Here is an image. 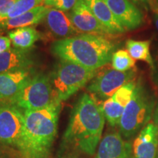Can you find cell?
Masks as SVG:
<instances>
[{
	"mask_svg": "<svg viewBox=\"0 0 158 158\" xmlns=\"http://www.w3.org/2000/svg\"><path fill=\"white\" fill-rule=\"evenodd\" d=\"M105 120L101 106L89 94L84 93L71 112L64 142L84 155H94L101 141Z\"/></svg>",
	"mask_w": 158,
	"mask_h": 158,
	"instance_id": "cell-1",
	"label": "cell"
},
{
	"mask_svg": "<svg viewBox=\"0 0 158 158\" xmlns=\"http://www.w3.org/2000/svg\"><path fill=\"white\" fill-rule=\"evenodd\" d=\"M61 101L34 110H23L24 134L19 152L20 158H50L57 133Z\"/></svg>",
	"mask_w": 158,
	"mask_h": 158,
	"instance_id": "cell-2",
	"label": "cell"
},
{
	"mask_svg": "<svg viewBox=\"0 0 158 158\" xmlns=\"http://www.w3.org/2000/svg\"><path fill=\"white\" fill-rule=\"evenodd\" d=\"M116 45L106 37L80 34L52 43L51 51L62 60L97 70L111 60Z\"/></svg>",
	"mask_w": 158,
	"mask_h": 158,
	"instance_id": "cell-3",
	"label": "cell"
},
{
	"mask_svg": "<svg viewBox=\"0 0 158 158\" xmlns=\"http://www.w3.org/2000/svg\"><path fill=\"white\" fill-rule=\"evenodd\" d=\"M155 108V98L141 81L138 80L133 98L124 108L118 124L121 135L129 139L139 133L149 123Z\"/></svg>",
	"mask_w": 158,
	"mask_h": 158,
	"instance_id": "cell-4",
	"label": "cell"
},
{
	"mask_svg": "<svg viewBox=\"0 0 158 158\" xmlns=\"http://www.w3.org/2000/svg\"><path fill=\"white\" fill-rule=\"evenodd\" d=\"M97 73V70L60 59L50 78L57 99L61 102L67 100L91 81Z\"/></svg>",
	"mask_w": 158,
	"mask_h": 158,
	"instance_id": "cell-5",
	"label": "cell"
},
{
	"mask_svg": "<svg viewBox=\"0 0 158 158\" xmlns=\"http://www.w3.org/2000/svg\"><path fill=\"white\" fill-rule=\"evenodd\" d=\"M57 100L51 78L46 75L37 73L31 77L21 92L9 100L22 110L44 108Z\"/></svg>",
	"mask_w": 158,
	"mask_h": 158,
	"instance_id": "cell-6",
	"label": "cell"
},
{
	"mask_svg": "<svg viewBox=\"0 0 158 158\" xmlns=\"http://www.w3.org/2000/svg\"><path fill=\"white\" fill-rule=\"evenodd\" d=\"M24 134L23 111L9 102H0V147L19 149Z\"/></svg>",
	"mask_w": 158,
	"mask_h": 158,
	"instance_id": "cell-7",
	"label": "cell"
},
{
	"mask_svg": "<svg viewBox=\"0 0 158 158\" xmlns=\"http://www.w3.org/2000/svg\"><path fill=\"white\" fill-rule=\"evenodd\" d=\"M136 76L135 69L120 72L108 69L97 75L87 86L89 92L101 100L111 98L114 93L127 83L134 81Z\"/></svg>",
	"mask_w": 158,
	"mask_h": 158,
	"instance_id": "cell-8",
	"label": "cell"
},
{
	"mask_svg": "<svg viewBox=\"0 0 158 158\" xmlns=\"http://www.w3.org/2000/svg\"><path fill=\"white\" fill-rule=\"evenodd\" d=\"M69 17L77 30L89 35L109 36L111 34L96 19L83 0H78L69 13Z\"/></svg>",
	"mask_w": 158,
	"mask_h": 158,
	"instance_id": "cell-9",
	"label": "cell"
},
{
	"mask_svg": "<svg viewBox=\"0 0 158 158\" xmlns=\"http://www.w3.org/2000/svg\"><path fill=\"white\" fill-rule=\"evenodd\" d=\"M94 158H133V145L119 132H107L101 138Z\"/></svg>",
	"mask_w": 158,
	"mask_h": 158,
	"instance_id": "cell-10",
	"label": "cell"
},
{
	"mask_svg": "<svg viewBox=\"0 0 158 158\" xmlns=\"http://www.w3.org/2000/svg\"><path fill=\"white\" fill-rule=\"evenodd\" d=\"M126 30H133L143 24L141 11L130 0H104Z\"/></svg>",
	"mask_w": 158,
	"mask_h": 158,
	"instance_id": "cell-11",
	"label": "cell"
},
{
	"mask_svg": "<svg viewBox=\"0 0 158 158\" xmlns=\"http://www.w3.org/2000/svg\"><path fill=\"white\" fill-rule=\"evenodd\" d=\"M158 135L153 122H149L138 134L133 143V158H156Z\"/></svg>",
	"mask_w": 158,
	"mask_h": 158,
	"instance_id": "cell-12",
	"label": "cell"
},
{
	"mask_svg": "<svg viewBox=\"0 0 158 158\" xmlns=\"http://www.w3.org/2000/svg\"><path fill=\"white\" fill-rule=\"evenodd\" d=\"M30 70H19L0 73V100L9 101L21 92L32 77Z\"/></svg>",
	"mask_w": 158,
	"mask_h": 158,
	"instance_id": "cell-13",
	"label": "cell"
},
{
	"mask_svg": "<svg viewBox=\"0 0 158 158\" xmlns=\"http://www.w3.org/2000/svg\"><path fill=\"white\" fill-rule=\"evenodd\" d=\"M44 21L51 35L59 40L69 38L80 33L71 22L69 15L59 10L49 7Z\"/></svg>",
	"mask_w": 158,
	"mask_h": 158,
	"instance_id": "cell-14",
	"label": "cell"
},
{
	"mask_svg": "<svg viewBox=\"0 0 158 158\" xmlns=\"http://www.w3.org/2000/svg\"><path fill=\"white\" fill-rule=\"evenodd\" d=\"M34 63L28 51L10 48L0 53V73L19 70H30Z\"/></svg>",
	"mask_w": 158,
	"mask_h": 158,
	"instance_id": "cell-15",
	"label": "cell"
},
{
	"mask_svg": "<svg viewBox=\"0 0 158 158\" xmlns=\"http://www.w3.org/2000/svg\"><path fill=\"white\" fill-rule=\"evenodd\" d=\"M96 19L111 35L122 34L126 29L110 11L104 0H83Z\"/></svg>",
	"mask_w": 158,
	"mask_h": 158,
	"instance_id": "cell-16",
	"label": "cell"
},
{
	"mask_svg": "<svg viewBox=\"0 0 158 158\" xmlns=\"http://www.w3.org/2000/svg\"><path fill=\"white\" fill-rule=\"evenodd\" d=\"M48 9L47 6L40 5L20 16L4 21L0 23V31L32 27L37 24L44 20Z\"/></svg>",
	"mask_w": 158,
	"mask_h": 158,
	"instance_id": "cell-17",
	"label": "cell"
},
{
	"mask_svg": "<svg viewBox=\"0 0 158 158\" xmlns=\"http://www.w3.org/2000/svg\"><path fill=\"white\" fill-rule=\"evenodd\" d=\"M8 37L14 48L29 51L40 39V34L33 27L19 28L7 32Z\"/></svg>",
	"mask_w": 158,
	"mask_h": 158,
	"instance_id": "cell-18",
	"label": "cell"
},
{
	"mask_svg": "<svg viewBox=\"0 0 158 158\" xmlns=\"http://www.w3.org/2000/svg\"><path fill=\"white\" fill-rule=\"evenodd\" d=\"M151 40H128L126 42V48L130 56L135 60H141L147 62L150 68L153 66V58L150 54Z\"/></svg>",
	"mask_w": 158,
	"mask_h": 158,
	"instance_id": "cell-19",
	"label": "cell"
},
{
	"mask_svg": "<svg viewBox=\"0 0 158 158\" xmlns=\"http://www.w3.org/2000/svg\"><path fill=\"white\" fill-rule=\"evenodd\" d=\"M105 118L111 127L118 125L124 108L114 101L111 98L107 99L101 105Z\"/></svg>",
	"mask_w": 158,
	"mask_h": 158,
	"instance_id": "cell-20",
	"label": "cell"
},
{
	"mask_svg": "<svg viewBox=\"0 0 158 158\" xmlns=\"http://www.w3.org/2000/svg\"><path fill=\"white\" fill-rule=\"evenodd\" d=\"M44 2V0H19L0 19V23L7 19L20 16Z\"/></svg>",
	"mask_w": 158,
	"mask_h": 158,
	"instance_id": "cell-21",
	"label": "cell"
},
{
	"mask_svg": "<svg viewBox=\"0 0 158 158\" xmlns=\"http://www.w3.org/2000/svg\"><path fill=\"white\" fill-rule=\"evenodd\" d=\"M111 64L114 70L120 72H126L133 69L135 61L130 56L127 51L122 49L115 51L112 55Z\"/></svg>",
	"mask_w": 158,
	"mask_h": 158,
	"instance_id": "cell-22",
	"label": "cell"
},
{
	"mask_svg": "<svg viewBox=\"0 0 158 158\" xmlns=\"http://www.w3.org/2000/svg\"><path fill=\"white\" fill-rule=\"evenodd\" d=\"M135 87L136 82L135 81L128 82L124 86H122L121 88L118 89L111 97V98L117 103L125 108L133 98Z\"/></svg>",
	"mask_w": 158,
	"mask_h": 158,
	"instance_id": "cell-23",
	"label": "cell"
},
{
	"mask_svg": "<svg viewBox=\"0 0 158 158\" xmlns=\"http://www.w3.org/2000/svg\"><path fill=\"white\" fill-rule=\"evenodd\" d=\"M78 1V0H45L44 4L47 7H51V8H55L64 12L71 10Z\"/></svg>",
	"mask_w": 158,
	"mask_h": 158,
	"instance_id": "cell-24",
	"label": "cell"
},
{
	"mask_svg": "<svg viewBox=\"0 0 158 158\" xmlns=\"http://www.w3.org/2000/svg\"><path fill=\"white\" fill-rule=\"evenodd\" d=\"M154 64L151 68L150 76H151V80L153 84L158 87V48L155 51V58L153 59Z\"/></svg>",
	"mask_w": 158,
	"mask_h": 158,
	"instance_id": "cell-25",
	"label": "cell"
},
{
	"mask_svg": "<svg viewBox=\"0 0 158 158\" xmlns=\"http://www.w3.org/2000/svg\"><path fill=\"white\" fill-rule=\"evenodd\" d=\"M148 5L152 13L154 23L158 32V0H148Z\"/></svg>",
	"mask_w": 158,
	"mask_h": 158,
	"instance_id": "cell-26",
	"label": "cell"
},
{
	"mask_svg": "<svg viewBox=\"0 0 158 158\" xmlns=\"http://www.w3.org/2000/svg\"><path fill=\"white\" fill-rule=\"evenodd\" d=\"M19 0H0V19Z\"/></svg>",
	"mask_w": 158,
	"mask_h": 158,
	"instance_id": "cell-27",
	"label": "cell"
},
{
	"mask_svg": "<svg viewBox=\"0 0 158 158\" xmlns=\"http://www.w3.org/2000/svg\"><path fill=\"white\" fill-rule=\"evenodd\" d=\"M11 41L8 37L0 35V53L10 48Z\"/></svg>",
	"mask_w": 158,
	"mask_h": 158,
	"instance_id": "cell-28",
	"label": "cell"
},
{
	"mask_svg": "<svg viewBox=\"0 0 158 158\" xmlns=\"http://www.w3.org/2000/svg\"><path fill=\"white\" fill-rule=\"evenodd\" d=\"M153 123L156 127V129H157V135H158V103H157V106H156V107L155 108V110H154Z\"/></svg>",
	"mask_w": 158,
	"mask_h": 158,
	"instance_id": "cell-29",
	"label": "cell"
},
{
	"mask_svg": "<svg viewBox=\"0 0 158 158\" xmlns=\"http://www.w3.org/2000/svg\"><path fill=\"white\" fill-rule=\"evenodd\" d=\"M130 2L138 5H148V0H130Z\"/></svg>",
	"mask_w": 158,
	"mask_h": 158,
	"instance_id": "cell-30",
	"label": "cell"
},
{
	"mask_svg": "<svg viewBox=\"0 0 158 158\" xmlns=\"http://www.w3.org/2000/svg\"><path fill=\"white\" fill-rule=\"evenodd\" d=\"M0 158H7V155H6V153L2 147H0Z\"/></svg>",
	"mask_w": 158,
	"mask_h": 158,
	"instance_id": "cell-31",
	"label": "cell"
},
{
	"mask_svg": "<svg viewBox=\"0 0 158 158\" xmlns=\"http://www.w3.org/2000/svg\"><path fill=\"white\" fill-rule=\"evenodd\" d=\"M62 158H78V157L73 155H68V156H65V157H63Z\"/></svg>",
	"mask_w": 158,
	"mask_h": 158,
	"instance_id": "cell-32",
	"label": "cell"
},
{
	"mask_svg": "<svg viewBox=\"0 0 158 158\" xmlns=\"http://www.w3.org/2000/svg\"><path fill=\"white\" fill-rule=\"evenodd\" d=\"M156 158H158V155H157V157H156Z\"/></svg>",
	"mask_w": 158,
	"mask_h": 158,
	"instance_id": "cell-33",
	"label": "cell"
},
{
	"mask_svg": "<svg viewBox=\"0 0 158 158\" xmlns=\"http://www.w3.org/2000/svg\"><path fill=\"white\" fill-rule=\"evenodd\" d=\"M44 1H45V0H44Z\"/></svg>",
	"mask_w": 158,
	"mask_h": 158,
	"instance_id": "cell-34",
	"label": "cell"
}]
</instances>
